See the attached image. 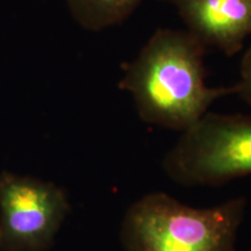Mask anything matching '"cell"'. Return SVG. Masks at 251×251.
<instances>
[{
    "instance_id": "5",
    "label": "cell",
    "mask_w": 251,
    "mask_h": 251,
    "mask_svg": "<svg viewBox=\"0 0 251 251\" xmlns=\"http://www.w3.org/2000/svg\"><path fill=\"white\" fill-rule=\"evenodd\" d=\"M177 8L187 31L206 47L237 54L251 35V0H166Z\"/></svg>"
},
{
    "instance_id": "1",
    "label": "cell",
    "mask_w": 251,
    "mask_h": 251,
    "mask_svg": "<svg viewBox=\"0 0 251 251\" xmlns=\"http://www.w3.org/2000/svg\"><path fill=\"white\" fill-rule=\"evenodd\" d=\"M206 47L187 30L158 28L137 57L125 65L119 87L131 96L141 120L166 129L187 130L235 85L208 87Z\"/></svg>"
},
{
    "instance_id": "4",
    "label": "cell",
    "mask_w": 251,
    "mask_h": 251,
    "mask_svg": "<svg viewBox=\"0 0 251 251\" xmlns=\"http://www.w3.org/2000/svg\"><path fill=\"white\" fill-rule=\"evenodd\" d=\"M70 212L57 185L0 172V251H47Z\"/></svg>"
},
{
    "instance_id": "7",
    "label": "cell",
    "mask_w": 251,
    "mask_h": 251,
    "mask_svg": "<svg viewBox=\"0 0 251 251\" xmlns=\"http://www.w3.org/2000/svg\"><path fill=\"white\" fill-rule=\"evenodd\" d=\"M235 87L236 94L251 106V46L241 62V79Z\"/></svg>"
},
{
    "instance_id": "3",
    "label": "cell",
    "mask_w": 251,
    "mask_h": 251,
    "mask_svg": "<svg viewBox=\"0 0 251 251\" xmlns=\"http://www.w3.org/2000/svg\"><path fill=\"white\" fill-rule=\"evenodd\" d=\"M183 186H221L251 175V118L207 112L181 133L162 162Z\"/></svg>"
},
{
    "instance_id": "2",
    "label": "cell",
    "mask_w": 251,
    "mask_h": 251,
    "mask_svg": "<svg viewBox=\"0 0 251 251\" xmlns=\"http://www.w3.org/2000/svg\"><path fill=\"white\" fill-rule=\"evenodd\" d=\"M244 197L196 208L164 192H151L128 207L120 227L125 251H236L246 215Z\"/></svg>"
},
{
    "instance_id": "6",
    "label": "cell",
    "mask_w": 251,
    "mask_h": 251,
    "mask_svg": "<svg viewBox=\"0 0 251 251\" xmlns=\"http://www.w3.org/2000/svg\"><path fill=\"white\" fill-rule=\"evenodd\" d=\"M84 29L99 31L124 23L143 0H65Z\"/></svg>"
}]
</instances>
